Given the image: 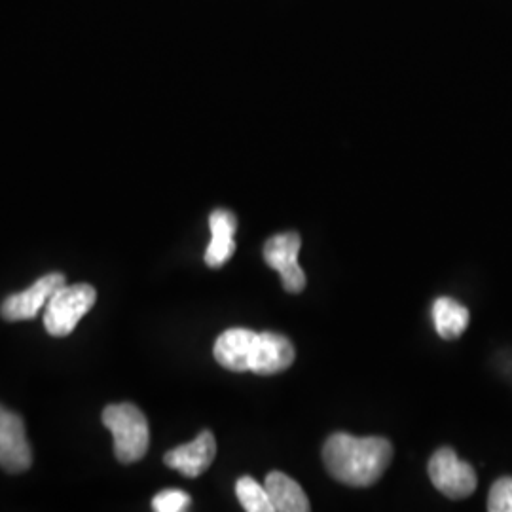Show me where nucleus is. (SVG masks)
<instances>
[{
    "label": "nucleus",
    "instance_id": "nucleus-1",
    "mask_svg": "<svg viewBox=\"0 0 512 512\" xmlns=\"http://www.w3.org/2000/svg\"><path fill=\"white\" fill-rule=\"evenodd\" d=\"M393 446L382 437H351L336 433L323 446V461L332 478L351 488H368L384 475Z\"/></svg>",
    "mask_w": 512,
    "mask_h": 512
},
{
    "label": "nucleus",
    "instance_id": "nucleus-2",
    "mask_svg": "<svg viewBox=\"0 0 512 512\" xmlns=\"http://www.w3.org/2000/svg\"><path fill=\"white\" fill-rule=\"evenodd\" d=\"M101 418L114 437V454L118 461L135 463L145 458L150 429L145 414L135 404H110Z\"/></svg>",
    "mask_w": 512,
    "mask_h": 512
},
{
    "label": "nucleus",
    "instance_id": "nucleus-3",
    "mask_svg": "<svg viewBox=\"0 0 512 512\" xmlns=\"http://www.w3.org/2000/svg\"><path fill=\"white\" fill-rule=\"evenodd\" d=\"M95 300L97 293L92 285H63L46 304L44 327L57 338L69 336L78 321L92 310Z\"/></svg>",
    "mask_w": 512,
    "mask_h": 512
},
{
    "label": "nucleus",
    "instance_id": "nucleus-4",
    "mask_svg": "<svg viewBox=\"0 0 512 512\" xmlns=\"http://www.w3.org/2000/svg\"><path fill=\"white\" fill-rule=\"evenodd\" d=\"M429 478L433 486L450 499H465L476 490L475 469L458 458L452 448H440L429 461Z\"/></svg>",
    "mask_w": 512,
    "mask_h": 512
},
{
    "label": "nucleus",
    "instance_id": "nucleus-5",
    "mask_svg": "<svg viewBox=\"0 0 512 512\" xmlns=\"http://www.w3.org/2000/svg\"><path fill=\"white\" fill-rule=\"evenodd\" d=\"M302 247V239L296 232L277 234L268 239L264 245V260L270 268L281 275L283 289L287 293L298 294L306 289V274L298 266V253Z\"/></svg>",
    "mask_w": 512,
    "mask_h": 512
},
{
    "label": "nucleus",
    "instance_id": "nucleus-6",
    "mask_svg": "<svg viewBox=\"0 0 512 512\" xmlns=\"http://www.w3.org/2000/svg\"><path fill=\"white\" fill-rule=\"evenodd\" d=\"M31 463L33 454L23 420L0 406V467L8 473H23Z\"/></svg>",
    "mask_w": 512,
    "mask_h": 512
},
{
    "label": "nucleus",
    "instance_id": "nucleus-7",
    "mask_svg": "<svg viewBox=\"0 0 512 512\" xmlns=\"http://www.w3.org/2000/svg\"><path fill=\"white\" fill-rule=\"evenodd\" d=\"M65 283V275L48 274L40 277L33 287L23 293L12 294L2 302L0 315L6 321H25L33 319L42 310L48 300L57 293Z\"/></svg>",
    "mask_w": 512,
    "mask_h": 512
},
{
    "label": "nucleus",
    "instance_id": "nucleus-8",
    "mask_svg": "<svg viewBox=\"0 0 512 512\" xmlns=\"http://www.w3.org/2000/svg\"><path fill=\"white\" fill-rule=\"evenodd\" d=\"M294 355V346L287 336L275 332H260L256 334L255 344L251 349L249 370L260 376H272L293 365Z\"/></svg>",
    "mask_w": 512,
    "mask_h": 512
},
{
    "label": "nucleus",
    "instance_id": "nucleus-9",
    "mask_svg": "<svg viewBox=\"0 0 512 512\" xmlns=\"http://www.w3.org/2000/svg\"><path fill=\"white\" fill-rule=\"evenodd\" d=\"M217 456V440L211 431H202L196 439L173 448L165 454V465L181 475L196 478L203 475Z\"/></svg>",
    "mask_w": 512,
    "mask_h": 512
},
{
    "label": "nucleus",
    "instance_id": "nucleus-10",
    "mask_svg": "<svg viewBox=\"0 0 512 512\" xmlns=\"http://www.w3.org/2000/svg\"><path fill=\"white\" fill-rule=\"evenodd\" d=\"M209 228H211V243L205 251V264L209 268H220L236 253L234 234L238 230V219L230 211L217 209L209 217Z\"/></svg>",
    "mask_w": 512,
    "mask_h": 512
},
{
    "label": "nucleus",
    "instance_id": "nucleus-11",
    "mask_svg": "<svg viewBox=\"0 0 512 512\" xmlns=\"http://www.w3.org/2000/svg\"><path fill=\"white\" fill-rule=\"evenodd\" d=\"M256 332L249 329H230L222 332L215 342V359L232 372H247Z\"/></svg>",
    "mask_w": 512,
    "mask_h": 512
},
{
    "label": "nucleus",
    "instance_id": "nucleus-12",
    "mask_svg": "<svg viewBox=\"0 0 512 512\" xmlns=\"http://www.w3.org/2000/svg\"><path fill=\"white\" fill-rule=\"evenodd\" d=\"M264 488L270 495L272 507L277 512H308L310 501L300 488V484L285 473L274 471L266 476Z\"/></svg>",
    "mask_w": 512,
    "mask_h": 512
},
{
    "label": "nucleus",
    "instance_id": "nucleus-13",
    "mask_svg": "<svg viewBox=\"0 0 512 512\" xmlns=\"http://www.w3.org/2000/svg\"><path fill=\"white\" fill-rule=\"evenodd\" d=\"M469 310L452 298L440 296L433 304V321L440 338L454 340L469 327Z\"/></svg>",
    "mask_w": 512,
    "mask_h": 512
},
{
    "label": "nucleus",
    "instance_id": "nucleus-14",
    "mask_svg": "<svg viewBox=\"0 0 512 512\" xmlns=\"http://www.w3.org/2000/svg\"><path fill=\"white\" fill-rule=\"evenodd\" d=\"M236 494H238L241 507L247 512H274L266 488L260 486L251 476L239 478L238 484H236Z\"/></svg>",
    "mask_w": 512,
    "mask_h": 512
},
{
    "label": "nucleus",
    "instance_id": "nucleus-15",
    "mask_svg": "<svg viewBox=\"0 0 512 512\" xmlns=\"http://www.w3.org/2000/svg\"><path fill=\"white\" fill-rule=\"evenodd\" d=\"M192 505V497L183 490H164L152 499V509L156 512H183Z\"/></svg>",
    "mask_w": 512,
    "mask_h": 512
},
{
    "label": "nucleus",
    "instance_id": "nucleus-16",
    "mask_svg": "<svg viewBox=\"0 0 512 512\" xmlns=\"http://www.w3.org/2000/svg\"><path fill=\"white\" fill-rule=\"evenodd\" d=\"M488 511L512 512V476H501L495 480L488 495Z\"/></svg>",
    "mask_w": 512,
    "mask_h": 512
}]
</instances>
